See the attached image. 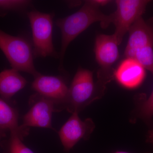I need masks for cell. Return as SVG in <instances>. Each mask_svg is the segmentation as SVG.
Masks as SVG:
<instances>
[{"mask_svg":"<svg viewBox=\"0 0 153 153\" xmlns=\"http://www.w3.org/2000/svg\"><path fill=\"white\" fill-rule=\"evenodd\" d=\"M99 8L92 2V0L86 1L82 7L74 13L56 20L55 24L60 28L61 34L60 71L64 69L63 61L69 44L79 34L96 22H100L103 29H106L112 23V14L105 15Z\"/></svg>","mask_w":153,"mask_h":153,"instance_id":"obj_1","label":"cell"},{"mask_svg":"<svg viewBox=\"0 0 153 153\" xmlns=\"http://www.w3.org/2000/svg\"><path fill=\"white\" fill-rule=\"evenodd\" d=\"M106 85L94 81L93 72L79 67L74 75L62 106L73 114L79 113L104 94Z\"/></svg>","mask_w":153,"mask_h":153,"instance_id":"obj_2","label":"cell"},{"mask_svg":"<svg viewBox=\"0 0 153 153\" xmlns=\"http://www.w3.org/2000/svg\"><path fill=\"white\" fill-rule=\"evenodd\" d=\"M0 49L13 69L31 74L34 78L41 74L34 65L32 46L24 37L12 36L0 29Z\"/></svg>","mask_w":153,"mask_h":153,"instance_id":"obj_3","label":"cell"},{"mask_svg":"<svg viewBox=\"0 0 153 153\" xmlns=\"http://www.w3.org/2000/svg\"><path fill=\"white\" fill-rule=\"evenodd\" d=\"M32 31L34 57L59 58L52 41L54 13L33 10L27 13Z\"/></svg>","mask_w":153,"mask_h":153,"instance_id":"obj_4","label":"cell"},{"mask_svg":"<svg viewBox=\"0 0 153 153\" xmlns=\"http://www.w3.org/2000/svg\"><path fill=\"white\" fill-rule=\"evenodd\" d=\"M118 44L114 34H100L97 36L94 45L96 60L100 66L99 81L106 85L114 78V64L120 57Z\"/></svg>","mask_w":153,"mask_h":153,"instance_id":"obj_5","label":"cell"},{"mask_svg":"<svg viewBox=\"0 0 153 153\" xmlns=\"http://www.w3.org/2000/svg\"><path fill=\"white\" fill-rule=\"evenodd\" d=\"M150 1L148 0H117L115 1L117 9L111 13L112 23L115 27L113 34L119 45L132 25L142 17Z\"/></svg>","mask_w":153,"mask_h":153,"instance_id":"obj_6","label":"cell"},{"mask_svg":"<svg viewBox=\"0 0 153 153\" xmlns=\"http://www.w3.org/2000/svg\"><path fill=\"white\" fill-rule=\"evenodd\" d=\"M30 109L23 117L25 127H37L49 128L55 131L52 126V115L56 111L55 104L53 100L36 93L30 97Z\"/></svg>","mask_w":153,"mask_h":153,"instance_id":"obj_7","label":"cell"},{"mask_svg":"<svg viewBox=\"0 0 153 153\" xmlns=\"http://www.w3.org/2000/svg\"><path fill=\"white\" fill-rule=\"evenodd\" d=\"M94 128L95 125L91 119L82 121L78 113L72 114L58 132L65 152H68L80 140L88 139Z\"/></svg>","mask_w":153,"mask_h":153,"instance_id":"obj_8","label":"cell"},{"mask_svg":"<svg viewBox=\"0 0 153 153\" xmlns=\"http://www.w3.org/2000/svg\"><path fill=\"white\" fill-rule=\"evenodd\" d=\"M32 88L36 93L53 100L55 102L56 111L62 110L68 87L62 77L41 74L35 78Z\"/></svg>","mask_w":153,"mask_h":153,"instance_id":"obj_9","label":"cell"},{"mask_svg":"<svg viewBox=\"0 0 153 153\" xmlns=\"http://www.w3.org/2000/svg\"><path fill=\"white\" fill-rule=\"evenodd\" d=\"M128 33L124 52L126 57H130L135 51L142 47L153 48V17L146 20L140 17L132 25Z\"/></svg>","mask_w":153,"mask_h":153,"instance_id":"obj_10","label":"cell"},{"mask_svg":"<svg viewBox=\"0 0 153 153\" xmlns=\"http://www.w3.org/2000/svg\"><path fill=\"white\" fill-rule=\"evenodd\" d=\"M114 78L123 87L133 89L140 86L146 76V69L137 61L126 57L114 70Z\"/></svg>","mask_w":153,"mask_h":153,"instance_id":"obj_11","label":"cell"},{"mask_svg":"<svg viewBox=\"0 0 153 153\" xmlns=\"http://www.w3.org/2000/svg\"><path fill=\"white\" fill-rule=\"evenodd\" d=\"M27 81L19 71L11 68L0 72V96L6 101L26 86Z\"/></svg>","mask_w":153,"mask_h":153,"instance_id":"obj_12","label":"cell"},{"mask_svg":"<svg viewBox=\"0 0 153 153\" xmlns=\"http://www.w3.org/2000/svg\"><path fill=\"white\" fill-rule=\"evenodd\" d=\"M19 125V113L9 102L0 97V129L18 131L22 128Z\"/></svg>","mask_w":153,"mask_h":153,"instance_id":"obj_13","label":"cell"},{"mask_svg":"<svg viewBox=\"0 0 153 153\" xmlns=\"http://www.w3.org/2000/svg\"><path fill=\"white\" fill-rule=\"evenodd\" d=\"M29 131L28 128L23 127L18 131L10 132L9 139L1 143L3 153H35L23 142Z\"/></svg>","mask_w":153,"mask_h":153,"instance_id":"obj_14","label":"cell"},{"mask_svg":"<svg viewBox=\"0 0 153 153\" xmlns=\"http://www.w3.org/2000/svg\"><path fill=\"white\" fill-rule=\"evenodd\" d=\"M131 58L137 61L153 75V48L147 46L140 48L132 54Z\"/></svg>","mask_w":153,"mask_h":153,"instance_id":"obj_15","label":"cell"},{"mask_svg":"<svg viewBox=\"0 0 153 153\" xmlns=\"http://www.w3.org/2000/svg\"><path fill=\"white\" fill-rule=\"evenodd\" d=\"M31 3L25 0H0V17L5 16L10 12L23 10Z\"/></svg>","mask_w":153,"mask_h":153,"instance_id":"obj_16","label":"cell"},{"mask_svg":"<svg viewBox=\"0 0 153 153\" xmlns=\"http://www.w3.org/2000/svg\"><path fill=\"white\" fill-rule=\"evenodd\" d=\"M141 116L146 120H149L153 116V90L149 97L144 101L140 108Z\"/></svg>","mask_w":153,"mask_h":153,"instance_id":"obj_17","label":"cell"},{"mask_svg":"<svg viewBox=\"0 0 153 153\" xmlns=\"http://www.w3.org/2000/svg\"><path fill=\"white\" fill-rule=\"evenodd\" d=\"M92 2L98 7L106 5L111 1L108 0H92Z\"/></svg>","mask_w":153,"mask_h":153,"instance_id":"obj_18","label":"cell"},{"mask_svg":"<svg viewBox=\"0 0 153 153\" xmlns=\"http://www.w3.org/2000/svg\"><path fill=\"white\" fill-rule=\"evenodd\" d=\"M7 130H5L2 129H0V140L4 138L6 136V131Z\"/></svg>","mask_w":153,"mask_h":153,"instance_id":"obj_19","label":"cell"},{"mask_svg":"<svg viewBox=\"0 0 153 153\" xmlns=\"http://www.w3.org/2000/svg\"><path fill=\"white\" fill-rule=\"evenodd\" d=\"M149 141L153 143V129L150 131L149 135Z\"/></svg>","mask_w":153,"mask_h":153,"instance_id":"obj_20","label":"cell"},{"mask_svg":"<svg viewBox=\"0 0 153 153\" xmlns=\"http://www.w3.org/2000/svg\"><path fill=\"white\" fill-rule=\"evenodd\" d=\"M114 153H130L127 152H120V151H119V152H116Z\"/></svg>","mask_w":153,"mask_h":153,"instance_id":"obj_21","label":"cell"}]
</instances>
